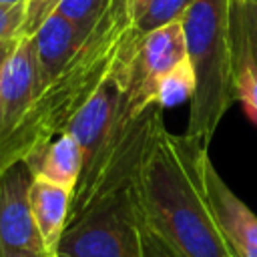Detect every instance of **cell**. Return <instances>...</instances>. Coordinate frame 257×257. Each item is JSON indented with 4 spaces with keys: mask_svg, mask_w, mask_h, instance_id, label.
<instances>
[{
    "mask_svg": "<svg viewBox=\"0 0 257 257\" xmlns=\"http://www.w3.org/2000/svg\"><path fill=\"white\" fill-rule=\"evenodd\" d=\"M62 0H26V20H24V36H34L38 28L56 12Z\"/></svg>",
    "mask_w": 257,
    "mask_h": 257,
    "instance_id": "18",
    "label": "cell"
},
{
    "mask_svg": "<svg viewBox=\"0 0 257 257\" xmlns=\"http://www.w3.org/2000/svg\"><path fill=\"white\" fill-rule=\"evenodd\" d=\"M56 257H173L151 231L131 185L68 219Z\"/></svg>",
    "mask_w": 257,
    "mask_h": 257,
    "instance_id": "5",
    "label": "cell"
},
{
    "mask_svg": "<svg viewBox=\"0 0 257 257\" xmlns=\"http://www.w3.org/2000/svg\"><path fill=\"white\" fill-rule=\"evenodd\" d=\"M26 2L0 4V40H18L24 30Z\"/></svg>",
    "mask_w": 257,
    "mask_h": 257,
    "instance_id": "17",
    "label": "cell"
},
{
    "mask_svg": "<svg viewBox=\"0 0 257 257\" xmlns=\"http://www.w3.org/2000/svg\"><path fill=\"white\" fill-rule=\"evenodd\" d=\"M139 40L141 32L135 30L112 68L66 126L82 149V171L68 219L133 183L149 141L163 122L159 104L143 114H135L128 104L131 66Z\"/></svg>",
    "mask_w": 257,
    "mask_h": 257,
    "instance_id": "2",
    "label": "cell"
},
{
    "mask_svg": "<svg viewBox=\"0 0 257 257\" xmlns=\"http://www.w3.org/2000/svg\"><path fill=\"white\" fill-rule=\"evenodd\" d=\"M124 4H126V10H128L131 18H133V20H137V18H139V14L143 12V8L149 4V0H124Z\"/></svg>",
    "mask_w": 257,
    "mask_h": 257,
    "instance_id": "21",
    "label": "cell"
},
{
    "mask_svg": "<svg viewBox=\"0 0 257 257\" xmlns=\"http://www.w3.org/2000/svg\"><path fill=\"white\" fill-rule=\"evenodd\" d=\"M114 0H62L56 8L58 14L74 22L80 30L92 32Z\"/></svg>",
    "mask_w": 257,
    "mask_h": 257,
    "instance_id": "15",
    "label": "cell"
},
{
    "mask_svg": "<svg viewBox=\"0 0 257 257\" xmlns=\"http://www.w3.org/2000/svg\"><path fill=\"white\" fill-rule=\"evenodd\" d=\"M195 94L185 135L209 147L225 112L237 102V76L247 56L237 0H193L183 16Z\"/></svg>",
    "mask_w": 257,
    "mask_h": 257,
    "instance_id": "4",
    "label": "cell"
},
{
    "mask_svg": "<svg viewBox=\"0 0 257 257\" xmlns=\"http://www.w3.org/2000/svg\"><path fill=\"white\" fill-rule=\"evenodd\" d=\"M205 191L219 231L233 257H257V215L229 189L209 159H203Z\"/></svg>",
    "mask_w": 257,
    "mask_h": 257,
    "instance_id": "9",
    "label": "cell"
},
{
    "mask_svg": "<svg viewBox=\"0 0 257 257\" xmlns=\"http://www.w3.org/2000/svg\"><path fill=\"white\" fill-rule=\"evenodd\" d=\"M237 100L243 102L247 114L257 124V66L251 60L249 52L241 62L237 76Z\"/></svg>",
    "mask_w": 257,
    "mask_h": 257,
    "instance_id": "16",
    "label": "cell"
},
{
    "mask_svg": "<svg viewBox=\"0 0 257 257\" xmlns=\"http://www.w3.org/2000/svg\"><path fill=\"white\" fill-rule=\"evenodd\" d=\"M90 32L80 30L74 22L54 12L32 36L36 58V92H40L76 54Z\"/></svg>",
    "mask_w": 257,
    "mask_h": 257,
    "instance_id": "10",
    "label": "cell"
},
{
    "mask_svg": "<svg viewBox=\"0 0 257 257\" xmlns=\"http://www.w3.org/2000/svg\"><path fill=\"white\" fill-rule=\"evenodd\" d=\"M20 38H22V36H20ZM20 38H18V40H20ZM18 40H0V70L4 68V64H6V62L10 60V56L14 54Z\"/></svg>",
    "mask_w": 257,
    "mask_h": 257,
    "instance_id": "20",
    "label": "cell"
},
{
    "mask_svg": "<svg viewBox=\"0 0 257 257\" xmlns=\"http://www.w3.org/2000/svg\"><path fill=\"white\" fill-rule=\"evenodd\" d=\"M32 177H42L74 193L82 171V149L76 137L68 131L56 135L38 153L24 161Z\"/></svg>",
    "mask_w": 257,
    "mask_h": 257,
    "instance_id": "12",
    "label": "cell"
},
{
    "mask_svg": "<svg viewBox=\"0 0 257 257\" xmlns=\"http://www.w3.org/2000/svg\"><path fill=\"white\" fill-rule=\"evenodd\" d=\"M16 2H26V0H0V4H16Z\"/></svg>",
    "mask_w": 257,
    "mask_h": 257,
    "instance_id": "22",
    "label": "cell"
},
{
    "mask_svg": "<svg viewBox=\"0 0 257 257\" xmlns=\"http://www.w3.org/2000/svg\"><path fill=\"white\" fill-rule=\"evenodd\" d=\"M237 4L247 40V52L257 66V0H237Z\"/></svg>",
    "mask_w": 257,
    "mask_h": 257,
    "instance_id": "19",
    "label": "cell"
},
{
    "mask_svg": "<svg viewBox=\"0 0 257 257\" xmlns=\"http://www.w3.org/2000/svg\"><path fill=\"white\" fill-rule=\"evenodd\" d=\"M195 86H197L195 68L187 56L185 60H181L161 76L157 84V104L161 108H169L185 100H191L195 94Z\"/></svg>",
    "mask_w": 257,
    "mask_h": 257,
    "instance_id": "13",
    "label": "cell"
},
{
    "mask_svg": "<svg viewBox=\"0 0 257 257\" xmlns=\"http://www.w3.org/2000/svg\"><path fill=\"white\" fill-rule=\"evenodd\" d=\"M205 155L203 143L161 122L131 183L141 215L173 257H233L207 199Z\"/></svg>",
    "mask_w": 257,
    "mask_h": 257,
    "instance_id": "1",
    "label": "cell"
},
{
    "mask_svg": "<svg viewBox=\"0 0 257 257\" xmlns=\"http://www.w3.org/2000/svg\"><path fill=\"white\" fill-rule=\"evenodd\" d=\"M193 0H149V4L135 20V26L141 34H149L169 22L183 20Z\"/></svg>",
    "mask_w": 257,
    "mask_h": 257,
    "instance_id": "14",
    "label": "cell"
},
{
    "mask_svg": "<svg viewBox=\"0 0 257 257\" xmlns=\"http://www.w3.org/2000/svg\"><path fill=\"white\" fill-rule=\"evenodd\" d=\"M135 30L137 26L124 0H114L70 62L34 94L30 108L6 145V169L26 161L66 131L74 114L112 68Z\"/></svg>",
    "mask_w": 257,
    "mask_h": 257,
    "instance_id": "3",
    "label": "cell"
},
{
    "mask_svg": "<svg viewBox=\"0 0 257 257\" xmlns=\"http://www.w3.org/2000/svg\"><path fill=\"white\" fill-rule=\"evenodd\" d=\"M187 56L183 20H175L149 34H141L133 56L128 90V104L135 114H143L157 104V84L161 76Z\"/></svg>",
    "mask_w": 257,
    "mask_h": 257,
    "instance_id": "6",
    "label": "cell"
},
{
    "mask_svg": "<svg viewBox=\"0 0 257 257\" xmlns=\"http://www.w3.org/2000/svg\"><path fill=\"white\" fill-rule=\"evenodd\" d=\"M32 179L24 161L0 177V257H48L30 213Z\"/></svg>",
    "mask_w": 257,
    "mask_h": 257,
    "instance_id": "7",
    "label": "cell"
},
{
    "mask_svg": "<svg viewBox=\"0 0 257 257\" xmlns=\"http://www.w3.org/2000/svg\"><path fill=\"white\" fill-rule=\"evenodd\" d=\"M36 58L32 36H22L14 54L0 70V177L8 171L4 163L6 145L36 94Z\"/></svg>",
    "mask_w": 257,
    "mask_h": 257,
    "instance_id": "8",
    "label": "cell"
},
{
    "mask_svg": "<svg viewBox=\"0 0 257 257\" xmlns=\"http://www.w3.org/2000/svg\"><path fill=\"white\" fill-rule=\"evenodd\" d=\"M28 203L48 257H56V247L70 215L72 191L42 177H34L28 189Z\"/></svg>",
    "mask_w": 257,
    "mask_h": 257,
    "instance_id": "11",
    "label": "cell"
}]
</instances>
